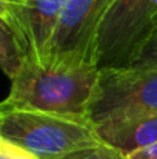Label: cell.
<instances>
[{
	"mask_svg": "<svg viewBox=\"0 0 157 159\" xmlns=\"http://www.w3.org/2000/svg\"><path fill=\"white\" fill-rule=\"evenodd\" d=\"M2 110H3V107H2V102H0V111H2Z\"/></svg>",
	"mask_w": 157,
	"mask_h": 159,
	"instance_id": "15",
	"label": "cell"
},
{
	"mask_svg": "<svg viewBox=\"0 0 157 159\" xmlns=\"http://www.w3.org/2000/svg\"><path fill=\"white\" fill-rule=\"evenodd\" d=\"M66 0H14L3 19L15 36L23 59L42 60L48 56Z\"/></svg>",
	"mask_w": 157,
	"mask_h": 159,
	"instance_id": "6",
	"label": "cell"
},
{
	"mask_svg": "<svg viewBox=\"0 0 157 159\" xmlns=\"http://www.w3.org/2000/svg\"><path fill=\"white\" fill-rule=\"evenodd\" d=\"M12 2H14V0H0V16H2V17L6 14V11H8V8L11 6Z\"/></svg>",
	"mask_w": 157,
	"mask_h": 159,
	"instance_id": "13",
	"label": "cell"
},
{
	"mask_svg": "<svg viewBox=\"0 0 157 159\" xmlns=\"http://www.w3.org/2000/svg\"><path fill=\"white\" fill-rule=\"evenodd\" d=\"M133 65L137 66H157V25L153 30L146 45L143 47L142 53L136 59Z\"/></svg>",
	"mask_w": 157,
	"mask_h": 159,
	"instance_id": "10",
	"label": "cell"
},
{
	"mask_svg": "<svg viewBox=\"0 0 157 159\" xmlns=\"http://www.w3.org/2000/svg\"><path fill=\"white\" fill-rule=\"evenodd\" d=\"M154 2V5H156V9H157V0H153Z\"/></svg>",
	"mask_w": 157,
	"mask_h": 159,
	"instance_id": "14",
	"label": "cell"
},
{
	"mask_svg": "<svg viewBox=\"0 0 157 159\" xmlns=\"http://www.w3.org/2000/svg\"><path fill=\"white\" fill-rule=\"evenodd\" d=\"M157 25L153 0H114L99 31V68L129 66L136 62Z\"/></svg>",
	"mask_w": 157,
	"mask_h": 159,
	"instance_id": "4",
	"label": "cell"
},
{
	"mask_svg": "<svg viewBox=\"0 0 157 159\" xmlns=\"http://www.w3.org/2000/svg\"><path fill=\"white\" fill-rule=\"evenodd\" d=\"M157 113V66L100 68L86 119L96 127L139 114Z\"/></svg>",
	"mask_w": 157,
	"mask_h": 159,
	"instance_id": "3",
	"label": "cell"
},
{
	"mask_svg": "<svg viewBox=\"0 0 157 159\" xmlns=\"http://www.w3.org/2000/svg\"><path fill=\"white\" fill-rule=\"evenodd\" d=\"M99 141L128 156L157 142V113L139 114L94 127Z\"/></svg>",
	"mask_w": 157,
	"mask_h": 159,
	"instance_id": "7",
	"label": "cell"
},
{
	"mask_svg": "<svg viewBox=\"0 0 157 159\" xmlns=\"http://www.w3.org/2000/svg\"><path fill=\"white\" fill-rule=\"evenodd\" d=\"M112 3L114 0H66L48 56L76 57L97 65V37Z\"/></svg>",
	"mask_w": 157,
	"mask_h": 159,
	"instance_id": "5",
	"label": "cell"
},
{
	"mask_svg": "<svg viewBox=\"0 0 157 159\" xmlns=\"http://www.w3.org/2000/svg\"><path fill=\"white\" fill-rule=\"evenodd\" d=\"M0 159H39L20 145L0 139Z\"/></svg>",
	"mask_w": 157,
	"mask_h": 159,
	"instance_id": "11",
	"label": "cell"
},
{
	"mask_svg": "<svg viewBox=\"0 0 157 159\" xmlns=\"http://www.w3.org/2000/svg\"><path fill=\"white\" fill-rule=\"evenodd\" d=\"M23 56L17 45L15 36L6 20L0 16V70L12 79L22 66Z\"/></svg>",
	"mask_w": 157,
	"mask_h": 159,
	"instance_id": "8",
	"label": "cell"
},
{
	"mask_svg": "<svg viewBox=\"0 0 157 159\" xmlns=\"http://www.w3.org/2000/svg\"><path fill=\"white\" fill-rule=\"evenodd\" d=\"M99 70L96 63L76 57L23 59L22 66L11 79L9 94L2 102L8 108L86 119Z\"/></svg>",
	"mask_w": 157,
	"mask_h": 159,
	"instance_id": "1",
	"label": "cell"
},
{
	"mask_svg": "<svg viewBox=\"0 0 157 159\" xmlns=\"http://www.w3.org/2000/svg\"><path fill=\"white\" fill-rule=\"evenodd\" d=\"M126 159H157V142L133 152L131 155L126 156Z\"/></svg>",
	"mask_w": 157,
	"mask_h": 159,
	"instance_id": "12",
	"label": "cell"
},
{
	"mask_svg": "<svg viewBox=\"0 0 157 159\" xmlns=\"http://www.w3.org/2000/svg\"><path fill=\"white\" fill-rule=\"evenodd\" d=\"M57 159H126V156L100 142V144L93 145V147H86V148L71 152V153L60 156Z\"/></svg>",
	"mask_w": 157,
	"mask_h": 159,
	"instance_id": "9",
	"label": "cell"
},
{
	"mask_svg": "<svg viewBox=\"0 0 157 159\" xmlns=\"http://www.w3.org/2000/svg\"><path fill=\"white\" fill-rule=\"evenodd\" d=\"M0 111V139L31 152L39 159H57L71 152L100 144L86 119L36 110L8 108Z\"/></svg>",
	"mask_w": 157,
	"mask_h": 159,
	"instance_id": "2",
	"label": "cell"
}]
</instances>
